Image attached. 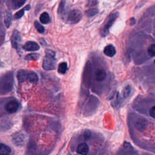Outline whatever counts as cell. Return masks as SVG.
Instances as JSON below:
<instances>
[{
  "label": "cell",
  "mask_w": 155,
  "mask_h": 155,
  "mask_svg": "<svg viewBox=\"0 0 155 155\" xmlns=\"http://www.w3.org/2000/svg\"><path fill=\"white\" fill-rule=\"evenodd\" d=\"M56 54L51 50H45V56L42 62V67L45 70H51L56 67Z\"/></svg>",
  "instance_id": "6da1fadb"
},
{
  "label": "cell",
  "mask_w": 155,
  "mask_h": 155,
  "mask_svg": "<svg viewBox=\"0 0 155 155\" xmlns=\"http://www.w3.org/2000/svg\"><path fill=\"white\" fill-rule=\"evenodd\" d=\"M16 77L19 82L28 81L31 83H36L38 81V76L35 72L25 70H19L17 73Z\"/></svg>",
  "instance_id": "7a4b0ae2"
},
{
  "label": "cell",
  "mask_w": 155,
  "mask_h": 155,
  "mask_svg": "<svg viewBox=\"0 0 155 155\" xmlns=\"http://www.w3.org/2000/svg\"><path fill=\"white\" fill-rule=\"evenodd\" d=\"M118 16H119V13L117 12H116V13L110 15L108 17L104 27L102 28V29L101 30V34L102 36L104 37L108 35L110 27L112 26V25L113 24V23L117 19Z\"/></svg>",
  "instance_id": "3957f363"
},
{
  "label": "cell",
  "mask_w": 155,
  "mask_h": 155,
  "mask_svg": "<svg viewBox=\"0 0 155 155\" xmlns=\"http://www.w3.org/2000/svg\"><path fill=\"white\" fill-rule=\"evenodd\" d=\"M82 15L80 10L74 9L69 12L67 16V22L71 24L78 23L82 18Z\"/></svg>",
  "instance_id": "277c9868"
},
{
  "label": "cell",
  "mask_w": 155,
  "mask_h": 155,
  "mask_svg": "<svg viewBox=\"0 0 155 155\" xmlns=\"http://www.w3.org/2000/svg\"><path fill=\"white\" fill-rule=\"evenodd\" d=\"M21 38L19 32L17 30H15L11 36V43L12 47L15 49H18L21 44Z\"/></svg>",
  "instance_id": "5b68a950"
},
{
  "label": "cell",
  "mask_w": 155,
  "mask_h": 155,
  "mask_svg": "<svg viewBox=\"0 0 155 155\" xmlns=\"http://www.w3.org/2000/svg\"><path fill=\"white\" fill-rule=\"evenodd\" d=\"M19 108V103L16 100H12L7 102L5 105V110L9 113L16 112Z\"/></svg>",
  "instance_id": "8992f818"
},
{
  "label": "cell",
  "mask_w": 155,
  "mask_h": 155,
  "mask_svg": "<svg viewBox=\"0 0 155 155\" xmlns=\"http://www.w3.org/2000/svg\"><path fill=\"white\" fill-rule=\"evenodd\" d=\"M22 48L26 51H33L38 50L39 49V46L36 42L28 41L22 46Z\"/></svg>",
  "instance_id": "52a82bcc"
},
{
  "label": "cell",
  "mask_w": 155,
  "mask_h": 155,
  "mask_svg": "<svg viewBox=\"0 0 155 155\" xmlns=\"http://www.w3.org/2000/svg\"><path fill=\"white\" fill-rule=\"evenodd\" d=\"M13 143L17 146H21L24 144L25 141V136L23 133H18L13 135L12 138Z\"/></svg>",
  "instance_id": "ba28073f"
},
{
  "label": "cell",
  "mask_w": 155,
  "mask_h": 155,
  "mask_svg": "<svg viewBox=\"0 0 155 155\" xmlns=\"http://www.w3.org/2000/svg\"><path fill=\"white\" fill-rule=\"evenodd\" d=\"M76 151L81 155H87L89 151L88 146L86 143H81L78 145Z\"/></svg>",
  "instance_id": "9c48e42d"
},
{
  "label": "cell",
  "mask_w": 155,
  "mask_h": 155,
  "mask_svg": "<svg viewBox=\"0 0 155 155\" xmlns=\"http://www.w3.org/2000/svg\"><path fill=\"white\" fill-rule=\"evenodd\" d=\"M116 53V49L113 45L109 44L104 49V53L108 57H113Z\"/></svg>",
  "instance_id": "30bf717a"
},
{
  "label": "cell",
  "mask_w": 155,
  "mask_h": 155,
  "mask_svg": "<svg viewBox=\"0 0 155 155\" xmlns=\"http://www.w3.org/2000/svg\"><path fill=\"white\" fill-rule=\"evenodd\" d=\"M107 76L106 72L102 69H98L95 73V78L97 81H104Z\"/></svg>",
  "instance_id": "8fae6325"
},
{
  "label": "cell",
  "mask_w": 155,
  "mask_h": 155,
  "mask_svg": "<svg viewBox=\"0 0 155 155\" xmlns=\"http://www.w3.org/2000/svg\"><path fill=\"white\" fill-rule=\"evenodd\" d=\"M11 153V148L4 143H1L0 146V155H9Z\"/></svg>",
  "instance_id": "7c38bea8"
},
{
  "label": "cell",
  "mask_w": 155,
  "mask_h": 155,
  "mask_svg": "<svg viewBox=\"0 0 155 155\" xmlns=\"http://www.w3.org/2000/svg\"><path fill=\"white\" fill-rule=\"evenodd\" d=\"M30 8V5H26L24 8H23L22 9H21V10L18 11V12H16L15 15H14V19H18L21 18L24 15V12L25 10H29Z\"/></svg>",
  "instance_id": "4fadbf2b"
},
{
  "label": "cell",
  "mask_w": 155,
  "mask_h": 155,
  "mask_svg": "<svg viewBox=\"0 0 155 155\" xmlns=\"http://www.w3.org/2000/svg\"><path fill=\"white\" fill-rule=\"evenodd\" d=\"M68 70V66L67 64L65 62H61L58 65V71L59 74H64L66 73V71Z\"/></svg>",
  "instance_id": "5bb4252c"
},
{
  "label": "cell",
  "mask_w": 155,
  "mask_h": 155,
  "mask_svg": "<svg viewBox=\"0 0 155 155\" xmlns=\"http://www.w3.org/2000/svg\"><path fill=\"white\" fill-rule=\"evenodd\" d=\"M39 20L42 24H48L50 22V16L48 13L47 12L42 13L39 17Z\"/></svg>",
  "instance_id": "9a60e30c"
},
{
  "label": "cell",
  "mask_w": 155,
  "mask_h": 155,
  "mask_svg": "<svg viewBox=\"0 0 155 155\" xmlns=\"http://www.w3.org/2000/svg\"><path fill=\"white\" fill-rule=\"evenodd\" d=\"M26 0H12V7L13 9H18L22 6Z\"/></svg>",
  "instance_id": "2e32d148"
},
{
  "label": "cell",
  "mask_w": 155,
  "mask_h": 155,
  "mask_svg": "<svg viewBox=\"0 0 155 155\" xmlns=\"http://www.w3.org/2000/svg\"><path fill=\"white\" fill-rule=\"evenodd\" d=\"M12 22V15L10 12H7L4 15V23L7 27H9Z\"/></svg>",
  "instance_id": "e0dca14e"
},
{
  "label": "cell",
  "mask_w": 155,
  "mask_h": 155,
  "mask_svg": "<svg viewBox=\"0 0 155 155\" xmlns=\"http://www.w3.org/2000/svg\"><path fill=\"white\" fill-rule=\"evenodd\" d=\"M146 125V122L143 119H139L136 122V127L139 130H142Z\"/></svg>",
  "instance_id": "ac0fdd59"
},
{
  "label": "cell",
  "mask_w": 155,
  "mask_h": 155,
  "mask_svg": "<svg viewBox=\"0 0 155 155\" xmlns=\"http://www.w3.org/2000/svg\"><path fill=\"white\" fill-rule=\"evenodd\" d=\"M39 54L38 53H30L25 56V59L27 61H36L39 58Z\"/></svg>",
  "instance_id": "d6986e66"
},
{
  "label": "cell",
  "mask_w": 155,
  "mask_h": 155,
  "mask_svg": "<svg viewBox=\"0 0 155 155\" xmlns=\"http://www.w3.org/2000/svg\"><path fill=\"white\" fill-rule=\"evenodd\" d=\"M34 25H35V27L36 28L37 31L39 33H44V31H45L44 27L41 24H40V23H39L38 21H36L34 23Z\"/></svg>",
  "instance_id": "ffe728a7"
},
{
  "label": "cell",
  "mask_w": 155,
  "mask_h": 155,
  "mask_svg": "<svg viewBox=\"0 0 155 155\" xmlns=\"http://www.w3.org/2000/svg\"><path fill=\"white\" fill-rule=\"evenodd\" d=\"M98 13V10L97 8H92V9H90L87 11L85 12L86 15L88 16V17H91L93 16L94 15H96L97 13Z\"/></svg>",
  "instance_id": "44dd1931"
},
{
  "label": "cell",
  "mask_w": 155,
  "mask_h": 155,
  "mask_svg": "<svg viewBox=\"0 0 155 155\" xmlns=\"http://www.w3.org/2000/svg\"><path fill=\"white\" fill-rule=\"evenodd\" d=\"M148 53L151 57L155 56V44L150 45L148 48Z\"/></svg>",
  "instance_id": "7402d4cb"
},
{
  "label": "cell",
  "mask_w": 155,
  "mask_h": 155,
  "mask_svg": "<svg viewBox=\"0 0 155 155\" xmlns=\"http://www.w3.org/2000/svg\"><path fill=\"white\" fill-rule=\"evenodd\" d=\"M130 90H131V88H130V87L129 85L126 86L124 88L123 91H122V95H123L124 97L126 98V97H127L129 96L130 93Z\"/></svg>",
  "instance_id": "603a6c76"
},
{
  "label": "cell",
  "mask_w": 155,
  "mask_h": 155,
  "mask_svg": "<svg viewBox=\"0 0 155 155\" xmlns=\"http://www.w3.org/2000/svg\"><path fill=\"white\" fill-rule=\"evenodd\" d=\"M149 114L152 117L155 119V106H153V107L151 108V109L149 111Z\"/></svg>",
  "instance_id": "cb8c5ba5"
},
{
  "label": "cell",
  "mask_w": 155,
  "mask_h": 155,
  "mask_svg": "<svg viewBox=\"0 0 155 155\" xmlns=\"http://www.w3.org/2000/svg\"><path fill=\"white\" fill-rule=\"evenodd\" d=\"M91 133L89 130H86L84 133V137L85 139H89L91 137Z\"/></svg>",
  "instance_id": "d4e9b609"
},
{
  "label": "cell",
  "mask_w": 155,
  "mask_h": 155,
  "mask_svg": "<svg viewBox=\"0 0 155 155\" xmlns=\"http://www.w3.org/2000/svg\"><path fill=\"white\" fill-rule=\"evenodd\" d=\"M154 63L155 64V59H154Z\"/></svg>",
  "instance_id": "484cf974"
}]
</instances>
